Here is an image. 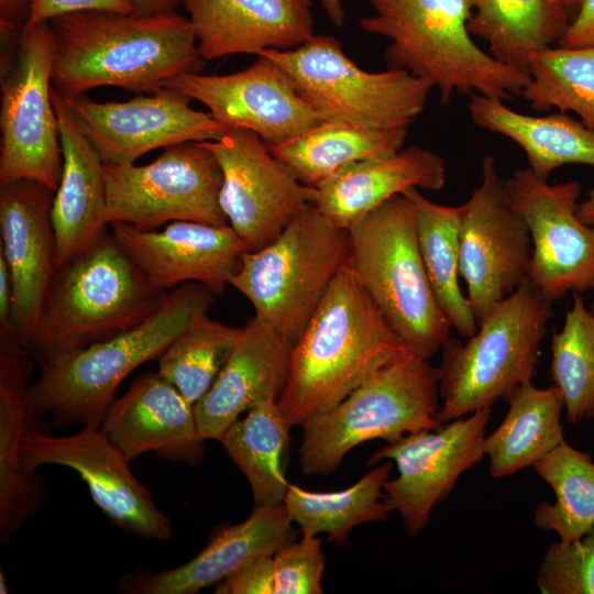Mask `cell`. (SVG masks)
<instances>
[{
  "label": "cell",
  "instance_id": "cell-1",
  "mask_svg": "<svg viewBox=\"0 0 594 594\" xmlns=\"http://www.w3.org/2000/svg\"><path fill=\"white\" fill-rule=\"evenodd\" d=\"M411 354L346 262L290 348L277 404L292 427L301 426Z\"/></svg>",
  "mask_w": 594,
  "mask_h": 594
},
{
  "label": "cell",
  "instance_id": "cell-2",
  "mask_svg": "<svg viewBox=\"0 0 594 594\" xmlns=\"http://www.w3.org/2000/svg\"><path fill=\"white\" fill-rule=\"evenodd\" d=\"M52 86L65 97L103 86L156 92L199 59L191 22L176 11L136 15L79 11L50 21Z\"/></svg>",
  "mask_w": 594,
  "mask_h": 594
},
{
  "label": "cell",
  "instance_id": "cell-3",
  "mask_svg": "<svg viewBox=\"0 0 594 594\" xmlns=\"http://www.w3.org/2000/svg\"><path fill=\"white\" fill-rule=\"evenodd\" d=\"M216 296L204 284H182L140 324L48 360L29 387L33 406L53 428H100L122 381L158 359L197 312L209 310Z\"/></svg>",
  "mask_w": 594,
  "mask_h": 594
},
{
  "label": "cell",
  "instance_id": "cell-4",
  "mask_svg": "<svg viewBox=\"0 0 594 594\" xmlns=\"http://www.w3.org/2000/svg\"><path fill=\"white\" fill-rule=\"evenodd\" d=\"M372 13L360 20L366 33L389 41L385 61L428 80L442 102L457 94L512 99L530 75L496 61L468 29L472 0H365Z\"/></svg>",
  "mask_w": 594,
  "mask_h": 594
},
{
  "label": "cell",
  "instance_id": "cell-5",
  "mask_svg": "<svg viewBox=\"0 0 594 594\" xmlns=\"http://www.w3.org/2000/svg\"><path fill=\"white\" fill-rule=\"evenodd\" d=\"M168 292L152 286L106 230L57 268L28 356L41 366L124 332L151 317Z\"/></svg>",
  "mask_w": 594,
  "mask_h": 594
},
{
  "label": "cell",
  "instance_id": "cell-6",
  "mask_svg": "<svg viewBox=\"0 0 594 594\" xmlns=\"http://www.w3.org/2000/svg\"><path fill=\"white\" fill-rule=\"evenodd\" d=\"M553 301L529 278L495 304L465 342L449 337L436 367L440 424L506 398L537 374L539 349Z\"/></svg>",
  "mask_w": 594,
  "mask_h": 594
},
{
  "label": "cell",
  "instance_id": "cell-7",
  "mask_svg": "<svg viewBox=\"0 0 594 594\" xmlns=\"http://www.w3.org/2000/svg\"><path fill=\"white\" fill-rule=\"evenodd\" d=\"M348 232V262L361 285L410 352L430 360L451 326L426 272L411 202L396 195Z\"/></svg>",
  "mask_w": 594,
  "mask_h": 594
},
{
  "label": "cell",
  "instance_id": "cell-8",
  "mask_svg": "<svg viewBox=\"0 0 594 594\" xmlns=\"http://www.w3.org/2000/svg\"><path fill=\"white\" fill-rule=\"evenodd\" d=\"M349 256L348 230L309 204L270 243L244 253L230 285L293 345Z\"/></svg>",
  "mask_w": 594,
  "mask_h": 594
},
{
  "label": "cell",
  "instance_id": "cell-9",
  "mask_svg": "<svg viewBox=\"0 0 594 594\" xmlns=\"http://www.w3.org/2000/svg\"><path fill=\"white\" fill-rule=\"evenodd\" d=\"M436 367L415 354L377 372L333 408L305 421L300 465L308 475H329L354 447L388 443L442 426Z\"/></svg>",
  "mask_w": 594,
  "mask_h": 594
},
{
  "label": "cell",
  "instance_id": "cell-10",
  "mask_svg": "<svg viewBox=\"0 0 594 594\" xmlns=\"http://www.w3.org/2000/svg\"><path fill=\"white\" fill-rule=\"evenodd\" d=\"M257 56L276 63L322 121L378 131L408 129L424 112L433 89L428 80L405 69L364 70L336 37L323 34L296 48L267 50Z\"/></svg>",
  "mask_w": 594,
  "mask_h": 594
},
{
  "label": "cell",
  "instance_id": "cell-11",
  "mask_svg": "<svg viewBox=\"0 0 594 594\" xmlns=\"http://www.w3.org/2000/svg\"><path fill=\"white\" fill-rule=\"evenodd\" d=\"M54 34L50 22L25 26L14 58L1 70L0 186L20 180L57 189L63 169L52 101Z\"/></svg>",
  "mask_w": 594,
  "mask_h": 594
},
{
  "label": "cell",
  "instance_id": "cell-12",
  "mask_svg": "<svg viewBox=\"0 0 594 594\" xmlns=\"http://www.w3.org/2000/svg\"><path fill=\"white\" fill-rule=\"evenodd\" d=\"M109 224L155 230L173 221L228 226L220 201L221 167L202 142L165 147L153 162L105 165Z\"/></svg>",
  "mask_w": 594,
  "mask_h": 594
},
{
  "label": "cell",
  "instance_id": "cell-13",
  "mask_svg": "<svg viewBox=\"0 0 594 594\" xmlns=\"http://www.w3.org/2000/svg\"><path fill=\"white\" fill-rule=\"evenodd\" d=\"M507 200L526 223L532 244L528 278L552 301L594 288V226L579 215L582 185L550 184L530 168L505 179Z\"/></svg>",
  "mask_w": 594,
  "mask_h": 594
},
{
  "label": "cell",
  "instance_id": "cell-14",
  "mask_svg": "<svg viewBox=\"0 0 594 594\" xmlns=\"http://www.w3.org/2000/svg\"><path fill=\"white\" fill-rule=\"evenodd\" d=\"M492 408L451 420L437 429L408 433L374 452L367 464L394 461L398 475L384 483V499L415 538L460 476L485 457L484 440Z\"/></svg>",
  "mask_w": 594,
  "mask_h": 594
},
{
  "label": "cell",
  "instance_id": "cell-15",
  "mask_svg": "<svg viewBox=\"0 0 594 594\" xmlns=\"http://www.w3.org/2000/svg\"><path fill=\"white\" fill-rule=\"evenodd\" d=\"M130 462L100 428L82 427L65 437L53 436L52 431H31L22 443V464L28 473H36L43 465L72 469L86 483L92 502L116 527L150 540H170V518L134 476Z\"/></svg>",
  "mask_w": 594,
  "mask_h": 594
},
{
  "label": "cell",
  "instance_id": "cell-16",
  "mask_svg": "<svg viewBox=\"0 0 594 594\" xmlns=\"http://www.w3.org/2000/svg\"><path fill=\"white\" fill-rule=\"evenodd\" d=\"M461 208L460 274L480 323L528 278L532 244L526 223L507 200L494 156L483 158L480 185Z\"/></svg>",
  "mask_w": 594,
  "mask_h": 594
},
{
  "label": "cell",
  "instance_id": "cell-17",
  "mask_svg": "<svg viewBox=\"0 0 594 594\" xmlns=\"http://www.w3.org/2000/svg\"><path fill=\"white\" fill-rule=\"evenodd\" d=\"M202 143L221 167V209L250 251L270 243L314 202L316 188L298 180L254 132L231 128L220 139Z\"/></svg>",
  "mask_w": 594,
  "mask_h": 594
},
{
  "label": "cell",
  "instance_id": "cell-18",
  "mask_svg": "<svg viewBox=\"0 0 594 594\" xmlns=\"http://www.w3.org/2000/svg\"><path fill=\"white\" fill-rule=\"evenodd\" d=\"M65 99L105 165L134 164L150 151L179 143L216 141L231 129L166 87L127 101L98 102L85 94Z\"/></svg>",
  "mask_w": 594,
  "mask_h": 594
},
{
  "label": "cell",
  "instance_id": "cell-19",
  "mask_svg": "<svg viewBox=\"0 0 594 594\" xmlns=\"http://www.w3.org/2000/svg\"><path fill=\"white\" fill-rule=\"evenodd\" d=\"M54 197L55 190L35 180L0 186V251L11 277L13 330L26 355L57 271Z\"/></svg>",
  "mask_w": 594,
  "mask_h": 594
},
{
  "label": "cell",
  "instance_id": "cell-20",
  "mask_svg": "<svg viewBox=\"0 0 594 594\" xmlns=\"http://www.w3.org/2000/svg\"><path fill=\"white\" fill-rule=\"evenodd\" d=\"M166 88L198 100L229 128L254 132L267 146L289 141L322 121L287 74L264 56L228 75L187 73L169 80Z\"/></svg>",
  "mask_w": 594,
  "mask_h": 594
},
{
  "label": "cell",
  "instance_id": "cell-21",
  "mask_svg": "<svg viewBox=\"0 0 594 594\" xmlns=\"http://www.w3.org/2000/svg\"><path fill=\"white\" fill-rule=\"evenodd\" d=\"M120 246L156 289L200 283L221 294L238 272L248 244L228 226L173 221L162 231L110 224Z\"/></svg>",
  "mask_w": 594,
  "mask_h": 594
},
{
  "label": "cell",
  "instance_id": "cell-22",
  "mask_svg": "<svg viewBox=\"0 0 594 594\" xmlns=\"http://www.w3.org/2000/svg\"><path fill=\"white\" fill-rule=\"evenodd\" d=\"M293 521L283 504L255 506L241 524L223 525L207 546L180 566L148 571L136 569L119 576L123 594H195L218 584L244 564L274 557L294 541Z\"/></svg>",
  "mask_w": 594,
  "mask_h": 594
},
{
  "label": "cell",
  "instance_id": "cell-23",
  "mask_svg": "<svg viewBox=\"0 0 594 594\" xmlns=\"http://www.w3.org/2000/svg\"><path fill=\"white\" fill-rule=\"evenodd\" d=\"M100 430L133 461L146 452L190 466L201 463L206 439L194 406L158 372L135 378L108 408Z\"/></svg>",
  "mask_w": 594,
  "mask_h": 594
},
{
  "label": "cell",
  "instance_id": "cell-24",
  "mask_svg": "<svg viewBox=\"0 0 594 594\" xmlns=\"http://www.w3.org/2000/svg\"><path fill=\"white\" fill-rule=\"evenodd\" d=\"M204 59L296 48L314 35L311 0H183Z\"/></svg>",
  "mask_w": 594,
  "mask_h": 594
},
{
  "label": "cell",
  "instance_id": "cell-25",
  "mask_svg": "<svg viewBox=\"0 0 594 594\" xmlns=\"http://www.w3.org/2000/svg\"><path fill=\"white\" fill-rule=\"evenodd\" d=\"M292 345L255 316L243 327L209 391L194 405L199 433L221 441L239 416L277 399L286 383Z\"/></svg>",
  "mask_w": 594,
  "mask_h": 594
},
{
  "label": "cell",
  "instance_id": "cell-26",
  "mask_svg": "<svg viewBox=\"0 0 594 594\" xmlns=\"http://www.w3.org/2000/svg\"><path fill=\"white\" fill-rule=\"evenodd\" d=\"M35 361L0 352V543L7 547L48 497L38 472L22 464V443L31 431H51L50 421L29 397Z\"/></svg>",
  "mask_w": 594,
  "mask_h": 594
},
{
  "label": "cell",
  "instance_id": "cell-27",
  "mask_svg": "<svg viewBox=\"0 0 594 594\" xmlns=\"http://www.w3.org/2000/svg\"><path fill=\"white\" fill-rule=\"evenodd\" d=\"M63 169L52 206L57 268L87 249L109 226L105 164L65 97L52 86Z\"/></svg>",
  "mask_w": 594,
  "mask_h": 594
},
{
  "label": "cell",
  "instance_id": "cell-28",
  "mask_svg": "<svg viewBox=\"0 0 594 594\" xmlns=\"http://www.w3.org/2000/svg\"><path fill=\"white\" fill-rule=\"evenodd\" d=\"M446 180L443 158L411 145L345 166L316 188L312 204L332 223L348 230L394 196L410 188L440 190Z\"/></svg>",
  "mask_w": 594,
  "mask_h": 594
},
{
  "label": "cell",
  "instance_id": "cell-29",
  "mask_svg": "<svg viewBox=\"0 0 594 594\" xmlns=\"http://www.w3.org/2000/svg\"><path fill=\"white\" fill-rule=\"evenodd\" d=\"M468 109L473 123L516 143L529 167L548 179L565 165L594 167V130L565 112L537 117L517 112L502 99L472 94Z\"/></svg>",
  "mask_w": 594,
  "mask_h": 594
},
{
  "label": "cell",
  "instance_id": "cell-30",
  "mask_svg": "<svg viewBox=\"0 0 594 594\" xmlns=\"http://www.w3.org/2000/svg\"><path fill=\"white\" fill-rule=\"evenodd\" d=\"M505 400L506 416L484 440L490 473L495 479L534 466L564 440V400L558 386L540 388L529 381Z\"/></svg>",
  "mask_w": 594,
  "mask_h": 594
},
{
  "label": "cell",
  "instance_id": "cell-31",
  "mask_svg": "<svg viewBox=\"0 0 594 594\" xmlns=\"http://www.w3.org/2000/svg\"><path fill=\"white\" fill-rule=\"evenodd\" d=\"M472 1L471 35L482 38L496 61L528 74L531 56L559 43L571 22L563 0Z\"/></svg>",
  "mask_w": 594,
  "mask_h": 594
},
{
  "label": "cell",
  "instance_id": "cell-32",
  "mask_svg": "<svg viewBox=\"0 0 594 594\" xmlns=\"http://www.w3.org/2000/svg\"><path fill=\"white\" fill-rule=\"evenodd\" d=\"M408 129L370 130L321 121L280 144L268 146L302 184L317 188L345 166L403 148Z\"/></svg>",
  "mask_w": 594,
  "mask_h": 594
},
{
  "label": "cell",
  "instance_id": "cell-33",
  "mask_svg": "<svg viewBox=\"0 0 594 594\" xmlns=\"http://www.w3.org/2000/svg\"><path fill=\"white\" fill-rule=\"evenodd\" d=\"M402 195L415 210L420 252L437 301L451 328L468 339L476 333L479 323L459 283L462 208L436 204L417 188Z\"/></svg>",
  "mask_w": 594,
  "mask_h": 594
},
{
  "label": "cell",
  "instance_id": "cell-34",
  "mask_svg": "<svg viewBox=\"0 0 594 594\" xmlns=\"http://www.w3.org/2000/svg\"><path fill=\"white\" fill-rule=\"evenodd\" d=\"M290 427L277 399H267L234 421L220 441L248 479L255 506L284 503L289 486L285 457Z\"/></svg>",
  "mask_w": 594,
  "mask_h": 594
},
{
  "label": "cell",
  "instance_id": "cell-35",
  "mask_svg": "<svg viewBox=\"0 0 594 594\" xmlns=\"http://www.w3.org/2000/svg\"><path fill=\"white\" fill-rule=\"evenodd\" d=\"M392 469L389 461L374 466L352 486L337 492H311L289 484L284 505L302 536L326 532L341 546L355 526L388 518L383 486Z\"/></svg>",
  "mask_w": 594,
  "mask_h": 594
},
{
  "label": "cell",
  "instance_id": "cell-36",
  "mask_svg": "<svg viewBox=\"0 0 594 594\" xmlns=\"http://www.w3.org/2000/svg\"><path fill=\"white\" fill-rule=\"evenodd\" d=\"M538 476L554 493V502H540L534 513L535 525L554 531L559 540L581 539L594 528V461L565 441L535 465Z\"/></svg>",
  "mask_w": 594,
  "mask_h": 594
},
{
  "label": "cell",
  "instance_id": "cell-37",
  "mask_svg": "<svg viewBox=\"0 0 594 594\" xmlns=\"http://www.w3.org/2000/svg\"><path fill=\"white\" fill-rule=\"evenodd\" d=\"M240 331L211 319L208 310L197 312L158 358V374L194 406L215 383Z\"/></svg>",
  "mask_w": 594,
  "mask_h": 594
},
{
  "label": "cell",
  "instance_id": "cell-38",
  "mask_svg": "<svg viewBox=\"0 0 594 594\" xmlns=\"http://www.w3.org/2000/svg\"><path fill=\"white\" fill-rule=\"evenodd\" d=\"M521 96L537 111H572L594 130V44L534 54Z\"/></svg>",
  "mask_w": 594,
  "mask_h": 594
},
{
  "label": "cell",
  "instance_id": "cell-39",
  "mask_svg": "<svg viewBox=\"0 0 594 594\" xmlns=\"http://www.w3.org/2000/svg\"><path fill=\"white\" fill-rule=\"evenodd\" d=\"M550 373L562 393L565 420L594 418V315L581 293H573L563 326L551 338Z\"/></svg>",
  "mask_w": 594,
  "mask_h": 594
},
{
  "label": "cell",
  "instance_id": "cell-40",
  "mask_svg": "<svg viewBox=\"0 0 594 594\" xmlns=\"http://www.w3.org/2000/svg\"><path fill=\"white\" fill-rule=\"evenodd\" d=\"M536 583L544 594H594V528L575 541H553L542 556Z\"/></svg>",
  "mask_w": 594,
  "mask_h": 594
},
{
  "label": "cell",
  "instance_id": "cell-41",
  "mask_svg": "<svg viewBox=\"0 0 594 594\" xmlns=\"http://www.w3.org/2000/svg\"><path fill=\"white\" fill-rule=\"evenodd\" d=\"M275 594H321L326 557L321 539L302 536L273 557Z\"/></svg>",
  "mask_w": 594,
  "mask_h": 594
},
{
  "label": "cell",
  "instance_id": "cell-42",
  "mask_svg": "<svg viewBox=\"0 0 594 594\" xmlns=\"http://www.w3.org/2000/svg\"><path fill=\"white\" fill-rule=\"evenodd\" d=\"M216 594H275L273 557L255 559L219 582Z\"/></svg>",
  "mask_w": 594,
  "mask_h": 594
},
{
  "label": "cell",
  "instance_id": "cell-43",
  "mask_svg": "<svg viewBox=\"0 0 594 594\" xmlns=\"http://www.w3.org/2000/svg\"><path fill=\"white\" fill-rule=\"evenodd\" d=\"M79 11H106L133 13V0H33L32 13L26 26Z\"/></svg>",
  "mask_w": 594,
  "mask_h": 594
},
{
  "label": "cell",
  "instance_id": "cell-44",
  "mask_svg": "<svg viewBox=\"0 0 594 594\" xmlns=\"http://www.w3.org/2000/svg\"><path fill=\"white\" fill-rule=\"evenodd\" d=\"M32 8L33 0H0L1 63L10 61L14 55Z\"/></svg>",
  "mask_w": 594,
  "mask_h": 594
},
{
  "label": "cell",
  "instance_id": "cell-45",
  "mask_svg": "<svg viewBox=\"0 0 594 594\" xmlns=\"http://www.w3.org/2000/svg\"><path fill=\"white\" fill-rule=\"evenodd\" d=\"M0 352L25 354L12 326V285L8 264L0 251ZM26 355V354H25Z\"/></svg>",
  "mask_w": 594,
  "mask_h": 594
},
{
  "label": "cell",
  "instance_id": "cell-46",
  "mask_svg": "<svg viewBox=\"0 0 594 594\" xmlns=\"http://www.w3.org/2000/svg\"><path fill=\"white\" fill-rule=\"evenodd\" d=\"M558 44L570 48L594 44V0L580 2L578 13Z\"/></svg>",
  "mask_w": 594,
  "mask_h": 594
},
{
  "label": "cell",
  "instance_id": "cell-47",
  "mask_svg": "<svg viewBox=\"0 0 594 594\" xmlns=\"http://www.w3.org/2000/svg\"><path fill=\"white\" fill-rule=\"evenodd\" d=\"M183 0H133V13L150 15L175 11Z\"/></svg>",
  "mask_w": 594,
  "mask_h": 594
},
{
  "label": "cell",
  "instance_id": "cell-48",
  "mask_svg": "<svg viewBox=\"0 0 594 594\" xmlns=\"http://www.w3.org/2000/svg\"><path fill=\"white\" fill-rule=\"evenodd\" d=\"M320 6L327 14L330 22L341 28L345 19V10L342 0H319Z\"/></svg>",
  "mask_w": 594,
  "mask_h": 594
},
{
  "label": "cell",
  "instance_id": "cell-49",
  "mask_svg": "<svg viewBox=\"0 0 594 594\" xmlns=\"http://www.w3.org/2000/svg\"><path fill=\"white\" fill-rule=\"evenodd\" d=\"M578 215L584 223L594 226V187L587 191L586 198L579 204Z\"/></svg>",
  "mask_w": 594,
  "mask_h": 594
},
{
  "label": "cell",
  "instance_id": "cell-50",
  "mask_svg": "<svg viewBox=\"0 0 594 594\" xmlns=\"http://www.w3.org/2000/svg\"><path fill=\"white\" fill-rule=\"evenodd\" d=\"M8 580L6 576V573L2 568H0V593L7 594L8 593Z\"/></svg>",
  "mask_w": 594,
  "mask_h": 594
},
{
  "label": "cell",
  "instance_id": "cell-51",
  "mask_svg": "<svg viewBox=\"0 0 594 594\" xmlns=\"http://www.w3.org/2000/svg\"><path fill=\"white\" fill-rule=\"evenodd\" d=\"M563 1L566 3V6H568L570 9H572V8L576 7V6L579 7V4H580V2H581L582 0H563Z\"/></svg>",
  "mask_w": 594,
  "mask_h": 594
},
{
  "label": "cell",
  "instance_id": "cell-52",
  "mask_svg": "<svg viewBox=\"0 0 594 594\" xmlns=\"http://www.w3.org/2000/svg\"><path fill=\"white\" fill-rule=\"evenodd\" d=\"M592 292H593V295H594V288L592 289ZM590 309H591L592 314L594 315V297H593V301H592V305H591Z\"/></svg>",
  "mask_w": 594,
  "mask_h": 594
}]
</instances>
